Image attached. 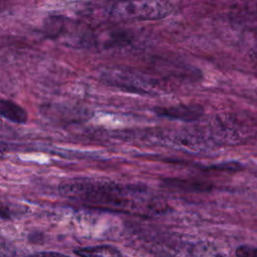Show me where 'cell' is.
Instances as JSON below:
<instances>
[{"label": "cell", "instance_id": "6da1fadb", "mask_svg": "<svg viewBox=\"0 0 257 257\" xmlns=\"http://www.w3.org/2000/svg\"><path fill=\"white\" fill-rule=\"evenodd\" d=\"M58 190L61 196L73 201L133 214L156 215L167 209L160 198L143 187L104 179H68L59 185Z\"/></svg>", "mask_w": 257, "mask_h": 257}, {"label": "cell", "instance_id": "7a4b0ae2", "mask_svg": "<svg viewBox=\"0 0 257 257\" xmlns=\"http://www.w3.org/2000/svg\"><path fill=\"white\" fill-rule=\"evenodd\" d=\"M101 11L112 20H159L169 16L173 7L168 0H110Z\"/></svg>", "mask_w": 257, "mask_h": 257}, {"label": "cell", "instance_id": "3957f363", "mask_svg": "<svg viewBox=\"0 0 257 257\" xmlns=\"http://www.w3.org/2000/svg\"><path fill=\"white\" fill-rule=\"evenodd\" d=\"M156 114L170 119H177L182 121H196L204 114V108L200 104H177L173 106L155 107Z\"/></svg>", "mask_w": 257, "mask_h": 257}, {"label": "cell", "instance_id": "277c9868", "mask_svg": "<svg viewBox=\"0 0 257 257\" xmlns=\"http://www.w3.org/2000/svg\"><path fill=\"white\" fill-rule=\"evenodd\" d=\"M0 116L15 123H25L28 117L22 106L9 99H0Z\"/></svg>", "mask_w": 257, "mask_h": 257}, {"label": "cell", "instance_id": "5b68a950", "mask_svg": "<svg viewBox=\"0 0 257 257\" xmlns=\"http://www.w3.org/2000/svg\"><path fill=\"white\" fill-rule=\"evenodd\" d=\"M170 187H174L179 190L189 192H208L212 189V184L198 181V180H183V179H172L168 180Z\"/></svg>", "mask_w": 257, "mask_h": 257}, {"label": "cell", "instance_id": "8992f818", "mask_svg": "<svg viewBox=\"0 0 257 257\" xmlns=\"http://www.w3.org/2000/svg\"><path fill=\"white\" fill-rule=\"evenodd\" d=\"M81 256H119L121 253L117 248L110 245H98L92 247L80 248L74 251Z\"/></svg>", "mask_w": 257, "mask_h": 257}, {"label": "cell", "instance_id": "52a82bcc", "mask_svg": "<svg viewBox=\"0 0 257 257\" xmlns=\"http://www.w3.org/2000/svg\"><path fill=\"white\" fill-rule=\"evenodd\" d=\"M20 212H21L20 207L0 201V219L2 220L12 219L14 216H18Z\"/></svg>", "mask_w": 257, "mask_h": 257}, {"label": "cell", "instance_id": "ba28073f", "mask_svg": "<svg viewBox=\"0 0 257 257\" xmlns=\"http://www.w3.org/2000/svg\"><path fill=\"white\" fill-rule=\"evenodd\" d=\"M236 255L238 256H252L257 257V246L242 245L236 249Z\"/></svg>", "mask_w": 257, "mask_h": 257}, {"label": "cell", "instance_id": "9c48e42d", "mask_svg": "<svg viewBox=\"0 0 257 257\" xmlns=\"http://www.w3.org/2000/svg\"><path fill=\"white\" fill-rule=\"evenodd\" d=\"M9 152V146L8 144L0 141V159L4 158Z\"/></svg>", "mask_w": 257, "mask_h": 257}, {"label": "cell", "instance_id": "30bf717a", "mask_svg": "<svg viewBox=\"0 0 257 257\" xmlns=\"http://www.w3.org/2000/svg\"><path fill=\"white\" fill-rule=\"evenodd\" d=\"M37 255H61V253H56V252H40V253H37Z\"/></svg>", "mask_w": 257, "mask_h": 257}, {"label": "cell", "instance_id": "8fae6325", "mask_svg": "<svg viewBox=\"0 0 257 257\" xmlns=\"http://www.w3.org/2000/svg\"><path fill=\"white\" fill-rule=\"evenodd\" d=\"M3 127V121H2V119H1V116H0V131H1V128Z\"/></svg>", "mask_w": 257, "mask_h": 257}]
</instances>
